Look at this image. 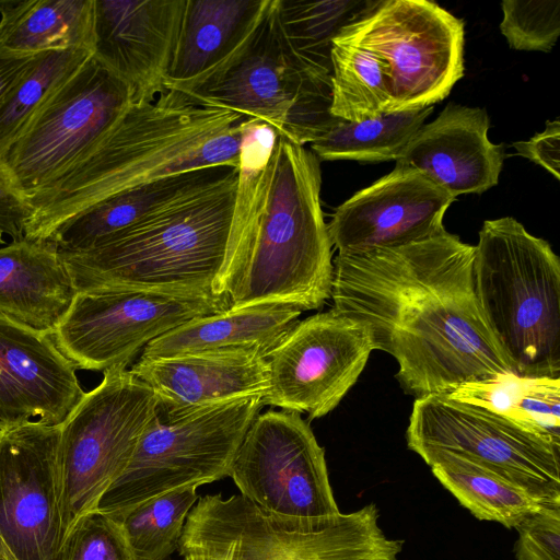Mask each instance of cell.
<instances>
[{"mask_svg": "<svg viewBox=\"0 0 560 560\" xmlns=\"http://www.w3.org/2000/svg\"><path fill=\"white\" fill-rule=\"evenodd\" d=\"M332 308L364 324L416 399L514 374L482 314L475 245L447 232L332 260Z\"/></svg>", "mask_w": 560, "mask_h": 560, "instance_id": "obj_1", "label": "cell"}, {"mask_svg": "<svg viewBox=\"0 0 560 560\" xmlns=\"http://www.w3.org/2000/svg\"><path fill=\"white\" fill-rule=\"evenodd\" d=\"M266 153L241 148L238 174L180 197L103 244L60 252L77 292L147 289L219 293Z\"/></svg>", "mask_w": 560, "mask_h": 560, "instance_id": "obj_2", "label": "cell"}, {"mask_svg": "<svg viewBox=\"0 0 560 560\" xmlns=\"http://www.w3.org/2000/svg\"><path fill=\"white\" fill-rule=\"evenodd\" d=\"M253 118L202 106L167 89L132 104L112 130L63 178L32 199L28 240H48L97 202L168 174L214 165L238 167Z\"/></svg>", "mask_w": 560, "mask_h": 560, "instance_id": "obj_3", "label": "cell"}, {"mask_svg": "<svg viewBox=\"0 0 560 560\" xmlns=\"http://www.w3.org/2000/svg\"><path fill=\"white\" fill-rule=\"evenodd\" d=\"M319 162L304 145L277 136L220 285L229 308L281 304L303 312L330 298L332 245Z\"/></svg>", "mask_w": 560, "mask_h": 560, "instance_id": "obj_4", "label": "cell"}, {"mask_svg": "<svg viewBox=\"0 0 560 560\" xmlns=\"http://www.w3.org/2000/svg\"><path fill=\"white\" fill-rule=\"evenodd\" d=\"M475 285L486 322L512 372L560 378V259L512 217L483 222Z\"/></svg>", "mask_w": 560, "mask_h": 560, "instance_id": "obj_5", "label": "cell"}, {"mask_svg": "<svg viewBox=\"0 0 560 560\" xmlns=\"http://www.w3.org/2000/svg\"><path fill=\"white\" fill-rule=\"evenodd\" d=\"M171 89L202 106L257 119L300 145L315 141L337 119L330 113L331 74L308 67L293 52L276 0L266 1L252 31L226 58Z\"/></svg>", "mask_w": 560, "mask_h": 560, "instance_id": "obj_6", "label": "cell"}, {"mask_svg": "<svg viewBox=\"0 0 560 560\" xmlns=\"http://www.w3.org/2000/svg\"><path fill=\"white\" fill-rule=\"evenodd\" d=\"M369 503L311 526L272 517L241 494H207L189 512L178 550L231 560H398L404 540L387 537Z\"/></svg>", "mask_w": 560, "mask_h": 560, "instance_id": "obj_7", "label": "cell"}, {"mask_svg": "<svg viewBox=\"0 0 560 560\" xmlns=\"http://www.w3.org/2000/svg\"><path fill=\"white\" fill-rule=\"evenodd\" d=\"M262 406L261 398H244L174 416L156 412L97 511L119 518L161 494L229 477Z\"/></svg>", "mask_w": 560, "mask_h": 560, "instance_id": "obj_8", "label": "cell"}, {"mask_svg": "<svg viewBox=\"0 0 560 560\" xmlns=\"http://www.w3.org/2000/svg\"><path fill=\"white\" fill-rule=\"evenodd\" d=\"M103 374L60 423L57 460L65 544L127 468L156 413L153 390L130 370Z\"/></svg>", "mask_w": 560, "mask_h": 560, "instance_id": "obj_9", "label": "cell"}, {"mask_svg": "<svg viewBox=\"0 0 560 560\" xmlns=\"http://www.w3.org/2000/svg\"><path fill=\"white\" fill-rule=\"evenodd\" d=\"M132 104L129 86L92 56L0 150L13 187L27 202L47 191L90 153Z\"/></svg>", "mask_w": 560, "mask_h": 560, "instance_id": "obj_10", "label": "cell"}, {"mask_svg": "<svg viewBox=\"0 0 560 560\" xmlns=\"http://www.w3.org/2000/svg\"><path fill=\"white\" fill-rule=\"evenodd\" d=\"M229 308L225 295L147 289L77 292L52 332L81 370L127 369L140 350L178 326Z\"/></svg>", "mask_w": 560, "mask_h": 560, "instance_id": "obj_11", "label": "cell"}, {"mask_svg": "<svg viewBox=\"0 0 560 560\" xmlns=\"http://www.w3.org/2000/svg\"><path fill=\"white\" fill-rule=\"evenodd\" d=\"M241 495L281 521L322 526L341 513L325 451L301 413L269 409L245 433L230 475Z\"/></svg>", "mask_w": 560, "mask_h": 560, "instance_id": "obj_12", "label": "cell"}, {"mask_svg": "<svg viewBox=\"0 0 560 560\" xmlns=\"http://www.w3.org/2000/svg\"><path fill=\"white\" fill-rule=\"evenodd\" d=\"M360 22L384 72L388 113L433 106L464 75V22L435 2L377 1Z\"/></svg>", "mask_w": 560, "mask_h": 560, "instance_id": "obj_13", "label": "cell"}, {"mask_svg": "<svg viewBox=\"0 0 560 560\" xmlns=\"http://www.w3.org/2000/svg\"><path fill=\"white\" fill-rule=\"evenodd\" d=\"M406 441L416 454L444 450L469 457L560 505V445L447 394L415 399Z\"/></svg>", "mask_w": 560, "mask_h": 560, "instance_id": "obj_14", "label": "cell"}, {"mask_svg": "<svg viewBox=\"0 0 560 560\" xmlns=\"http://www.w3.org/2000/svg\"><path fill=\"white\" fill-rule=\"evenodd\" d=\"M374 350L369 328L334 308L299 320L266 358L262 402L322 418L354 385Z\"/></svg>", "mask_w": 560, "mask_h": 560, "instance_id": "obj_15", "label": "cell"}, {"mask_svg": "<svg viewBox=\"0 0 560 560\" xmlns=\"http://www.w3.org/2000/svg\"><path fill=\"white\" fill-rule=\"evenodd\" d=\"M60 424L28 422L0 439V536L14 560H62Z\"/></svg>", "mask_w": 560, "mask_h": 560, "instance_id": "obj_16", "label": "cell"}, {"mask_svg": "<svg viewBox=\"0 0 560 560\" xmlns=\"http://www.w3.org/2000/svg\"><path fill=\"white\" fill-rule=\"evenodd\" d=\"M455 197L418 171L395 167L341 203L327 224L339 254L390 247L445 231Z\"/></svg>", "mask_w": 560, "mask_h": 560, "instance_id": "obj_17", "label": "cell"}, {"mask_svg": "<svg viewBox=\"0 0 560 560\" xmlns=\"http://www.w3.org/2000/svg\"><path fill=\"white\" fill-rule=\"evenodd\" d=\"M186 0H94L93 57L130 89L133 104L166 91Z\"/></svg>", "mask_w": 560, "mask_h": 560, "instance_id": "obj_18", "label": "cell"}, {"mask_svg": "<svg viewBox=\"0 0 560 560\" xmlns=\"http://www.w3.org/2000/svg\"><path fill=\"white\" fill-rule=\"evenodd\" d=\"M75 371L52 334L0 313V431L62 423L85 393Z\"/></svg>", "mask_w": 560, "mask_h": 560, "instance_id": "obj_19", "label": "cell"}, {"mask_svg": "<svg viewBox=\"0 0 560 560\" xmlns=\"http://www.w3.org/2000/svg\"><path fill=\"white\" fill-rule=\"evenodd\" d=\"M489 128L483 108L450 104L419 129L395 167L420 172L455 198L482 194L498 184L504 160Z\"/></svg>", "mask_w": 560, "mask_h": 560, "instance_id": "obj_20", "label": "cell"}, {"mask_svg": "<svg viewBox=\"0 0 560 560\" xmlns=\"http://www.w3.org/2000/svg\"><path fill=\"white\" fill-rule=\"evenodd\" d=\"M130 371L153 390L156 412L164 416L235 399H264L269 390L266 357L248 352L140 357Z\"/></svg>", "mask_w": 560, "mask_h": 560, "instance_id": "obj_21", "label": "cell"}, {"mask_svg": "<svg viewBox=\"0 0 560 560\" xmlns=\"http://www.w3.org/2000/svg\"><path fill=\"white\" fill-rule=\"evenodd\" d=\"M77 291L52 240L0 247V313L52 334Z\"/></svg>", "mask_w": 560, "mask_h": 560, "instance_id": "obj_22", "label": "cell"}, {"mask_svg": "<svg viewBox=\"0 0 560 560\" xmlns=\"http://www.w3.org/2000/svg\"><path fill=\"white\" fill-rule=\"evenodd\" d=\"M238 167L214 165L168 174L115 194L60 226L50 238L60 252H84L186 195L219 185Z\"/></svg>", "mask_w": 560, "mask_h": 560, "instance_id": "obj_23", "label": "cell"}, {"mask_svg": "<svg viewBox=\"0 0 560 560\" xmlns=\"http://www.w3.org/2000/svg\"><path fill=\"white\" fill-rule=\"evenodd\" d=\"M302 311L290 305L264 304L187 322L148 343L141 358L199 352H248L266 357L299 322Z\"/></svg>", "mask_w": 560, "mask_h": 560, "instance_id": "obj_24", "label": "cell"}, {"mask_svg": "<svg viewBox=\"0 0 560 560\" xmlns=\"http://www.w3.org/2000/svg\"><path fill=\"white\" fill-rule=\"evenodd\" d=\"M267 0H186L165 89L187 83L226 58L248 35Z\"/></svg>", "mask_w": 560, "mask_h": 560, "instance_id": "obj_25", "label": "cell"}, {"mask_svg": "<svg viewBox=\"0 0 560 560\" xmlns=\"http://www.w3.org/2000/svg\"><path fill=\"white\" fill-rule=\"evenodd\" d=\"M0 58L92 50L94 0L0 1Z\"/></svg>", "mask_w": 560, "mask_h": 560, "instance_id": "obj_26", "label": "cell"}, {"mask_svg": "<svg viewBox=\"0 0 560 560\" xmlns=\"http://www.w3.org/2000/svg\"><path fill=\"white\" fill-rule=\"evenodd\" d=\"M418 455L438 481L480 521L516 528L528 515L547 506H560L464 455L444 450H425Z\"/></svg>", "mask_w": 560, "mask_h": 560, "instance_id": "obj_27", "label": "cell"}, {"mask_svg": "<svg viewBox=\"0 0 560 560\" xmlns=\"http://www.w3.org/2000/svg\"><path fill=\"white\" fill-rule=\"evenodd\" d=\"M360 18L334 37L330 51V113L348 121H362L389 109L384 72Z\"/></svg>", "mask_w": 560, "mask_h": 560, "instance_id": "obj_28", "label": "cell"}, {"mask_svg": "<svg viewBox=\"0 0 560 560\" xmlns=\"http://www.w3.org/2000/svg\"><path fill=\"white\" fill-rule=\"evenodd\" d=\"M432 112L433 106H429L384 113L362 121L337 118L311 143V151L319 161H396Z\"/></svg>", "mask_w": 560, "mask_h": 560, "instance_id": "obj_29", "label": "cell"}, {"mask_svg": "<svg viewBox=\"0 0 560 560\" xmlns=\"http://www.w3.org/2000/svg\"><path fill=\"white\" fill-rule=\"evenodd\" d=\"M376 2L276 0V7L281 31L293 52L308 67L331 74L334 37Z\"/></svg>", "mask_w": 560, "mask_h": 560, "instance_id": "obj_30", "label": "cell"}, {"mask_svg": "<svg viewBox=\"0 0 560 560\" xmlns=\"http://www.w3.org/2000/svg\"><path fill=\"white\" fill-rule=\"evenodd\" d=\"M197 488L155 497L119 517L137 560H166L178 550Z\"/></svg>", "mask_w": 560, "mask_h": 560, "instance_id": "obj_31", "label": "cell"}, {"mask_svg": "<svg viewBox=\"0 0 560 560\" xmlns=\"http://www.w3.org/2000/svg\"><path fill=\"white\" fill-rule=\"evenodd\" d=\"M92 56L90 48L50 50L35 56L0 108V150Z\"/></svg>", "mask_w": 560, "mask_h": 560, "instance_id": "obj_32", "label": "cell"}, {"mask_svg": "<svg viewBox=\"0 0 560 560\" xmlns=\"http://www.w3.org/2000/svg\"><path fill=\"white\" fill-rule=\"evenodd\" d=\"M500 31L516 50L550 51L560 35L559 0H504Z\"/></svg>", "mask_w": 560, "mask_h": 560, "instance_id": "obj_33", "label": "cell"}, {"mask_svg": "<svg viewBox=\"0 0 560 560\" xmlns=\"http://www.w3.org/2000/svg\"><path fill=\"white\" fill-rule=\"evenodd\" d=\"M62 560H137L120 520L94 511L82 517L65 544Z\"/></svg>", "mask_w": 560, "mask_h": 560, "instance_id": "obj_34", "label": "cell"}, {"mask_svg": "<svg viewBox=\"0 0 560 560\" xmlns=\"http://www.w3.org/2000/svg\"><path fill=\"white\" fill-rule=\"evenodd\" d=\"M515 529L516 560H560V506H547L528 515Z\"/></svg>", "mask_w": 560, "mask_h": 560, "instance_id": "obj_35", "label": "cell"}, {"mask_svg": "<svg viewBox=\"0 0 560 560\" xmlns=\"http://www.w3.org/2000/svg\"><path fill=\"white\" fill-rule=\"evenodd\" d=\"M32 212V207L13 187L0 161V232L12 241L23 240Z\"/></svg>", "mask_w": 560, "mask_h": 560, "instance_id": "obj_36", "label": "cell"}, {"mask_svg": "<svg viewBox=\"0 0 560 560\" xmlns=\"http://www.w3.org/2000/svg\"><path fill=\"white\" fill-rule=\"evenodd\" d=\"M517 153L547 170L555 178L560 174V122L547 121L545 130L527 141L513 143Z\"/></svg>", "mask_w": 560, "mask_h": 560, "instance_id": "obj_37", "label": "cell"}, {"mask_svg": "<svg viewBox=\"0 0 560 560\" xmlns=\"http://www.w3.org/2000/svg\"><path fill=\"white\" fill-rule=\"evenodd\" d=\"M35 56L0 58V108L27 71Z\"/></svg>", "mask_w": 560, "mask_h": 560, "instance_id": "obj_38", "label": "cell"}, {"mask_svg": "<svg viewBox=\"0 0 560 560\" xmlns=\"http://www.w3.org/2000/svg\"><path fill=\"white\" fill-rule=\"evenodd\" d=\"M184 560H231L228 556H215L201 552H188L183 556Z\"/></svg>", "mask_w": 560, "mask_h": 560, "instance_id": "obj_39", "label": "cell"}, {"mask_svg": "<svg viewBox=\"0 0 560 560\" xmlns=\"http://www.w3.org/2000/svg\"><path fill=\"white\" fill-rule=\"evenodd\" d=\"M3 434V431H0V439ZM0 560H14L13 556L4 545L1 536H0Z\"/></svg>", "mask_w": 560, "mask_h": 560, "instance_id": "obj_40", "label": "cell"}, {"mask_svg": "<svg viewBox=\"0 0 560 560\" xmlns=\"http://www.w3.org/2000/svg\"><path fill=\"white\" fill-rule=\"evenodd\" d=\"M0 244H4L3 234L0 232Z\"/></svg>", "mask_w": 560, "mask_h": 560, "instance_id": "obj_41", "label": "cell"}]
</instances>
